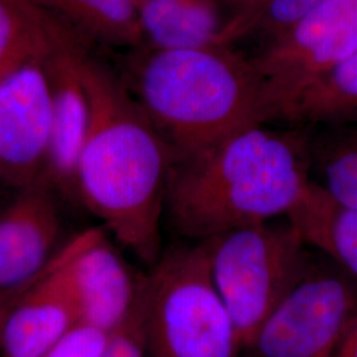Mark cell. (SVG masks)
<instances>
[{"mask_svg": "<svg viewBox=\"0 0 357 357\" xmlns=\"http://www.w3.org/2000/svg\"><path fill=\"white\" fill-rule=\"evenodd\" d=\"M89 123L77 167V200L115 240L153 268L163 253L162 218L175 153L128 84L77 48Z\"/></svg>", "mask_w": 357, "mask_h": 357, "instance_id": "6da1fadb", "label": "cell"}, {"mask_svg": "<svg viewBox=\"0 0 357 357\" xmlns=\"http://www.w3.org/2000/svg\"><path fill=\"white\" fill-rule=\"evenodd\" d=\"M311 184L308 128L257 123L176 158L165 217L187 243L287 217Z\"/></svg>", "mask_w": 357, "mask_h": 357, "instance_id": "7a4b0ae2", "label": "cell"}, {"mask_svg": "<svg viewBox=\"0 0 357 357\" xmlns=\"http://www.w3.org/2000/svg\"><path fill=\"white\" fill-rule=\"evenodd\" d=\"M131 77L128 89L175 159L261 123L262 82L250 59L231 47L149 48Z\"/></svg>", "mask_w": 357, "mask_h": 357, "instance_id": "3957f363", "label": "cell"}, {"mask_svg": "<svg viewBox=\"0 0 357 357\" xmlns=\"http://www.w3.org/2000/svg\"><path fill=\"white\" fill-rule=\"evenodd\" d=\"M151 357H237L243 349L204 243L171 246L146 275Z\"/></svg>", "mask_w": 357, "mask_h": 357, "instance_id": "277c9868", "label": "cell"}, {"mask_svg": "<svg viewBox=\"0 0 357 357\" xmlns=\"http://www.w3.org/2000/svg\"><path fill=\"white\" fill-rule=\"evenodd\" d=\"M211 275L245 349L310 268L315 250L289 217L203 241Z\"/></svg>", "mask_w": 357, "mask_h": 357, "instance_id": "5b68a950", "label": "cell"}, {"mask_svg": "<svg viewBox=\"0 0 357 357\" xmlns=\"http://www.w3.org/2000/svg\"><path fill=\"white\" fill-rule=\"evenodd\" d=\"M357 314V281L315 250L245 348L249 357H330Z\"/></svg>", "mask_w": 357, "mask_h": 357, "instance_id": "8992f818", "label": "cell"}, {"mask_svg": "<svg viewBox=\"0 0 357 357\" xmlns=\"http://www.w3.org/2000/svg\"><path fill=\"white\" fill-rule=\"evenodd\" d=\"M357 52V0H331L249 57L262 82L261 123Z\"/></svg>", "mask_w": 357, "mask_h": 357, "instance_id": "52a82bcc", "label": "cell"}, {"mask_svg": "<svg viewBox=\"0 0 357 357\" xmlns=\"http://www.w3.org/2000/svg\"><path fill=\"white\" fill-rule=\"evenodd\" d=\"M47 59L31 60L0 79V183L13 190L45 174L53 115Z\"/></svg>", "mask_w": 357, "mask_h": 357, "instance_id": "ba28073f", "label": "cell"}, {"mask_svg": "<svg viewBox=\"0 0 357 357\" xmlns=\"http://www.w3.org/2000/svg\"><path fill=\"white\" fill-rule=\"evenodd\" d=\"M59 195L45 181L15 188L0 205V296L19 293L56 259L63 220Z\"/></svg>", "mask_w": 357, "mask_h": 357, "instance_id": "9c48e42d", "label": "cell"}, {"mask_svg": "<svg viewBox=\"0 0 357 357\" xmlns=\"http://www.w3.org/2000/svg\"><path fill=\"white\" fill-rule=\"evenodd\" d=\"M78 323L112 333L128 318L142 277H134L125 259L93 229L77 237L65 262Z\"/></svg>", "mask_w": 357, "mask_h": 357, "instance_id": "30bf717a", "label": "cell"}, {"mask_svg": "<svg viewBox=\"0 0 357 357\" xmlns=\"http://www.w3.org/2000/svg\"><path fill=\"white\" fill-rule=\"evenodd\" d=\"M68 255L69 246L7 308L0 327L4 357H44L78 324L65 268Z\"/></svg>", "mask_w": 357, "mask_h": 357, "instance_id": "8fae6325", "label": "cell"}, {"mask_svg": "<svg viewBox=\"0 0 357 357\" xmlns=\"http://www.w3.org/2000/svg\"><path fill=\"white\" fill-rule=\"evenodd\" d=\"M81 44L47 59L53 96L51 146L43 181L59 196L77 202V167L89 123V107L77 73L75 53Z\"/></svg>", "mask_w": 357, "mask_h": 357, "instance_id": "7c38bea8", "label": "cell"}, {"mask_svg": "<svg viewBox=\"0 0 357 357\" xmlns=\"http://www.w3.org/2000/svg\"><path fill=\"white\" fill-rule=\"evenodd\" d=\"M137 6L150 50L225 47L228 19L216 0H137Z\"/></svg>", "mask_w": 357, "mask_h": 357, "instance_id": "4fadbf2b", "label": "cell"}, {"mask_svg": "<svg viewBox=\"0 0 357 357\" xmlns=\"http://www.w3.org/2000/svg\"><path fill=\"white\" fill-rule=\"evenodd\" d=\"M77 44L76 32L35 0H0V79L31 60Z\"/></svg>", "mask_w": 357, "mask_h": 357, "instance_id": "5bb4252c", "label": "cell"}, {"mask_svg": "<svg viewBox=\"0 0 357 357\" xmlns=\"http://www.w3.org/2000/svg\"><path fill=\"white\" fill-rule=\"evenodd\" d=\"M268 125L299 128L357 126V52L286 103Z\"/></svg>", "mask_w": 357, "mask_h": 357, "instance_id": "9a60e30c", "label": "cell"}, {"mask_svg": "<svg viewBox=\"0 0 357 357\" xmlns=\"http://www.w3.org/2000/svg\"><path fill=\"white\" fill-rule=\"evenodd\" d=\"M289 220L307 245L326 255L357 281V211L337 204L310 184Z\"/></svg>", "mask_w": 357, "mask_h": 357, "instance_id": "2e32d148", "label": "cell"}, {"mask_svg": "<svg viewBox=\"0 0 357 357\" xmlns=\"http://www.w3.org/2000/svg\"><path fill=\"white\" fill-rule=\"evenodd\" d=\"M70 26L78 38L112 47H139L143 40L137 0H35Z\"/></svg>", "mask_w": 357, "mask_h": 357, "instance_id": "e0dca14e", "label": "cell"}, {"mask_svg": "<svg viewBox=\"0 0 357 357\" xmlns=\"http://www.w3.org/2000/svg\"><path fill=\"white\" fill-rule=\"evenodd\" d=\"M308 162L311 183L357 211V126L308 128Z\"/></svg>", "mask_w": 357, "mask_h": 357, "instance_id": "ac0fdd59", "label": "cell"}, {"mask_svg": "<svg viewBox=\"0 0 357 357\" xmlns=\"http://www.w3.org/2000/svg\"><path fill=\"white\" fill-rule=\"evenodd\" d=\"M328 1L331 0H265L250 10L233 13L225 26V47L248 38H259L266 44Z\"/></svg>", "mask_w": 357, "mask_h": 357, "instance_id": "d6986e66", "label": "cell"}, {"mask_svg": "<svg viewBox=\"0 0 357 357\" xmlns=\"http://www.w3.org/2000/svg\"><path fill=\"white\" fill-rule=\"evenodd\" d=\"M147 354V287L143 275L128 318L110 333L101 357H144Z\"/></svg>", "mask_w": 357, "mask_h": 357, "instance_id": "ffe728a7", "label": "cell"}, {"mask_svg": "<svg viewBox=\"0 0 357 357\" xmlns=\"http://www.w3.org/2000/svg\"><path fill=\"white\" fill-rule=\"evenodd\" d=\"M110 333L78 323L44 357H101Z\"/></svg>", "mask_w": 357, "mask_h": 357, "instance_id": "44dd1931", "label": "cell"}, {"mask_svg": "<svg viewBox=\"0 0 357 357\" xmlns=\"http://www.w3.org/2000/svg\"><path fill=\"white\" fill-rule=\"evenodd\" d=\"M330 357H357V314Z\"/></svg>", "mask_w": 357, "mask_h": 357, "instance_id": "7402d4cb", "label": "cell"}, {"mask_svg": "<svg viewBox=\"0 0 357 357\" xmlns=\"http://www.w3.org/2000/svg\"><path fill=\"white\" fill-rule=\"evenodd\" d=\"M229 1L237 8L236 13H241V11H246V10L257 7L258 4L264 3L265 0H229Z\"/></svg>", "mask_w": 357, "mask_h": 357, "instance_id": "603a6c76", "label": "cell"}]
</instances>
